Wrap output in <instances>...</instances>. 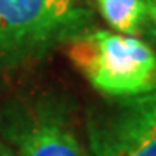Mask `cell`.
I'll return each mask as SVG.
<instances>
[{"mask_svg":"<svg viewBox=\"0 0 156 156\" xmlns=\"http://www.w3.org/2000/svg\"><path fill=\"white\" fill-rule=\"evenodd\" d=\"M90 14L76 0H0V66H17L83 33Z\"/></svg>","mask_w":156,"mask_h":156,"instance_id":"2","label":"cell"},{"mask_svg":"<svg viewBox=\"0 0 156 156\" xmlns=\"http://www.w3.org/2000/svg\"><path fill=\"white\" fill-rule=\"evenodd\" d=\"M68 57L104 95L123 99L156 92V52L134 35L85 30L68 40Z\"/></svg>","mask_w":156,"mask_h":156,"instance_id":"1","label":"cell"},{"mask_svg":"<svg viewBox=\"0 0 156 156\" xmlns=\"http://www.w3.org/2000/svg\"><path fill=\"white\" fill-rule=\"evenodd\" d=\"M101 16L115 31L137 35L146 24L144 0H97Z\"/></svg>","mask_w":156,"mask_h":156,"instance_id":"5","label":"cell"},{"mask_svg":"<svg viewBox=\"0 0 156 156\" xmlns=\"http://www.w3.org/2000/svg\"><path fill=\"white\" fill-rule=\"evenodd\" d=\"M87 137L92 156H156V92L92 113Z\"/></svg>","mask_w":156,"mask_h":156,"instance_id":"3","label":"cell"},{"mask_svg":"<svg viewBox=\"0 0 156 156\" xmlns=\"http://www.w3.org/2000/svg\"><path fill=\"white\" fill-rule=\"evenodd\" d=\"M4 135L14 156H87L68 109L52 97L12 109Z\"/></svg>","mask_w":156,"mask_h":156,"instance_id":"4","label":"cell"},{"mask_svg":"<svg viewBox=\"0 0 156 156\" xmlns=\"http://www.w3.org/2000/svg\"><path fill=\"white\" fill-rule=\"evenodd\" d=\"M0 156H14V153L9 147V144L4 142V140H0Z\"/></svg>","mask_w":156,"mask_h":156,"instance_id":"7","label":"cell"},{"mask_svg":"<svg viewBox=\"0 0 156 156\" xmlns=\"http://www.w3.org/2000/svg\"><path fill=\"white\" fill-rule=\"evenodd\" d=\"M146 2V23L149 26V35L156 38V0H144Z\"/></svg>","mask_w":156,"mask_h":156,"instance_id":"6","label":"cell"}]
</instances>
